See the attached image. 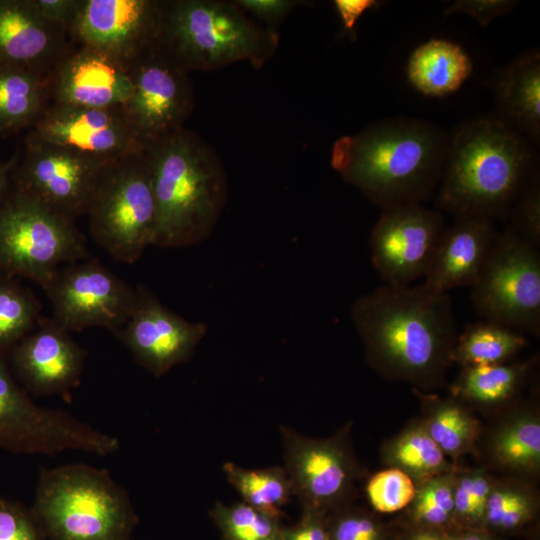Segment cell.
I'll return each mask as SVG.
<instances>
[{
    "label": "cell",
    "instance_id": "obj_1",
    "mask_svg": "<svg viewBox=\"0 0 540 540\" xmlns=\"http://www.w3.org/2000/svg\"><path fill=\"white\" fill-rule=\"evenodd\" d=\"M351 319L367 363L383 378L422 392L445 383L457 338L449 293L385 284L353 303Z\"/></svg>",
    "mask_w": 540,
    "mask_h": 540
},
{
    "label": "cell",
    "instance_id": "obj_2",
    "mask_svg": "<svg viewBox=\"0 0 540 540\" xmlns=\"http://www.w3.org/2000/svg\"><path fill=\"white\" fill-rule=\"evenodd\" d=\"M449 138L423 120H381L338 138L330 163L346 183L382 209L422 203L438 189Z\"/></svg>",
    "mask_w": 540,
    "mask_h": 540
},
{
    "label": "cell",
    "instance_id": "obj_3",
    "mask_svg": "<svg viewBox=\"0 0 540 540\" xmlns=\"http://www.w3.org/2000/svg\"><path fill=\"white\" fill-rule=\"evenodd\" d=\"M529 140L497 117L469 121L449 138L435 206L454 216H506L534 168Z\"/></svg>",
    "mask_w": 540,
    "mask_h": 540
},
{
    "label": "cell",
    "instance_id": "obj_4",
    "mask_svg": "<svg viewBox=\"0 0 540 540\" xmlns=\"http://www.w3.org/2000/svg\"><path fill=\"white\" fill-rule=\"evenodd\" d=\"M156 203L153 246L181 248L209 238L227 200L221 158L200 135L182 127L145 146Z\"/></svg>",
    "mask_w": 540,
    "mask_h": 540
},
{
    "label": "cell",
    "instance_id": "obj_5",
    "mask_svg": "<svg viewBox=\"0 0 540 540\" xmlns=\"http://www.w3.org/2000/svg\"><path fill=\"white\" fill-rule=\"evenodd\" d=\"M157 42L187 72H205L241 61L261 68L274 56L279 34L235 1L164 0Z\"/></svg>",
    "mask_w": 540,
    "mask_h": 540
},
{
    "label": "cell",
    "instance_id": "obj_6",
    "mask_svg": "<svg viewBox=\"0 0 540 540\" xmlns=\"http://www.w3.org/2000/svg\"><path fill=\"white\" fill-rule=\"evenodd\" d=\"M30 511L49 540H131L138 522L108 470L80 463L42 468Z\"/></svg>",
    "mask_w": 540,
    "mask_h": 540
},
{
    "label": "cell",
    "instance_id": "obj_7",
    "mask_svg": "<svg viewBox=\"0 0 540 540\" xmlns=\"http://www.w3.org/2000/svg\"><path fill=\"white\" fill-rule=\"evenodd\" d=\"M90 258L75 221L11 191L0 205V275L44 287L63 265Z\"/></svg>",
    "mask_w": 540,
    "mask_h": 540
},
{
    "label": "cell",
    "instance_id": "obj_8",
    "mask_svg": "<svg viewBox=\"0 0 540 540\" xmlns=\"http://www.w3.org/2000/svg\"><path fill=\"white\" fill-rule=\"evenodd\" d=\"M86 216L92 239L116 261L132 264L153 245L156 203L145 149L110 166Z\"/></svg>",
    "mask_w": 540,
    "mask_h": 540
},
{
    "label": "cell",
    "instance_id": "obj_9",
    "mask_svg": "<svg viewBox=\"0 0 540 540\" xmlns=\"http://www.w3.org/2000/svg\"><path fill=\"white\" fill-rule=\"evenodd\" d=\"M119 440L67 411L37 405L0 352V448L13 454L54 456L68 450L108 456Z\"/></svg>",
    "mask_w": 540,
    "mask_h": 540
},
{
    "label": "cell",
    "instance_id": "obj_10",
    "mask_svg": "<svg viewBox=\"0 0 540 540\" xmlns=\"http://www.w3.org/2000/svg\"><path fill=\"white\" fill-rule=\"evenodd\" d=\"M471 289L483 320L539 337V250L511 228L497 232Z\"/></svg>",
    "mask_w": 540,
    "mask_h": 540
},
{
    "label": "cell",
    "instance_id": "obj_11",
    "mask_svg": "<svg viewBox=\"0 0 540 540\" xmlns=\"http://www.w3.org/2000/svg\"><path fill=\"white\" fill-rule=\"evenodd\" d=\"M352 425L347 422L325 438L279 427L283 467L302 510L328 515L351 504L362 472L353 449Z\"/></svg>",
    "mask_w": 540,
    "mask_h": 540
},
{
    "label": "cell",
    "instance_id": "obj_12",
    "mask_svg": "<svg viewBox=\"0 0 540 540\" xmlns=\"http://www.w3.org/2000/svg\"><path fill=\"white\" fill-rule=\"evenodd\" d=\"M114 162L88 157L27 132L12 173V190L75 221L87 215Z\"/></svg>",
    "mask_w": 540,
    "mask_h": 540
},
{
    "label": "cell",
    "instance_id": "obj_13",
    "mask_svg": "<svg viewBox=\"0 0 540 540\" xmlns=\"http://www.w3.org/2000/svg\"><path fill=\"white\" fill-rule=\"evenodd\" d=\"M52 319L67 331L104 327L118 332L132 314L136 292L96 259L60 267L43 287Z\"/></svg>",
    "mask_w": 540,
    "mask_h": 540
},
{
    "label": "cell",
    "instance_id": "obj_14",
    "mask_svg": "<svg viewBox=\"0 0 540 540\" xmlns=\"http://www.w3.org/2000/svg\"><path fill=\"white\" fill-rule=\"evenodd\" d=\"M133 91L123 110L147 144L184 127L194 109L189 72L156 42L129 66Z\"/></svg>",
    "mask_w": 540,
    "mask_h": 540
},
{
    "label": "cell",
    "instance_id": "obj_15",
    "mask_svg": "<svg viewBox=\"0 0 540 540\" xmlns=\"http://www.w3.org/2000/svg\"><path fill=\"white\" fill-rule=\"evenodd\" d=\"M444 228L441 212L422 203L382 209L369 243L372 264L385 284L410 285L425 277Z\"/></svg>",
    "mask_w": 540,
    "mask_h": 540
},
{
    "label": "cell",
    "instance_id": "obj_16",
    "mask_svg": "<svg viewBox=\"0 0 540 540\" xmlns=\"http://www.w3.org/2000/svg\"><path fill=\"white\" fill-rule=\"evenodd\" d=\"M135 292L132 314L114 335L140 366L161 377L191 359L207 333V325L171 311L143 285H138Z\"/></svg>",
    "mask_w": 540,
    "mask_h": 540
},
{
    "label": "cell",
    "instance_id": "obj_17",
    "mask_svg": "<svg viewBox=\"0 0 540 540\" xmlns=\"http://www.w3.org/2000/svg\"><path fill=\"white\" fill-rule=\"evenodd\" d=\"M160 16V0H81L69 35L129 67L157 42Z\"/></svg>",
    "mask_w": 540,
    "mask_h": 540
},
{
    "label": "cell",
    "instance_id": "obj_18",
    "mask_svg": "<svg viewBox=\"0 0 540 540\" xmlns=\"http://www.w3.org/2000/svg\"><path fill=\"white\" fill-rule=\"evenodd\" d=\"M28 132L46 142L103 161H116L145 149L122 106L51 104Z\"/></svg>",
    "mask_w": 540,
    "mask_h": 540
},
{
    "label": "cell",
    "instance_id": "obj_19",
    "mask_svg": "<svg viewBox=\"0 0 540 540\" xmlns=\"http://www.w3.org/2000/svg\"><path fill=\"white\" fill-rule=\"evenodd\" d=\"M6 358L28 394L60 395L68 401L81 382L86 351L53 319L40 317L34 330L13 346Z\"/></svg>",
    "mask_w": 540,
    "mask_h": 540
},
{
    "label": "cell",
    "instance_id": "obj_20",
    "mask_svg": "<svg viewBox=\"0 0 540 540\" xmlns=\"http://www.w3.org/2000/svg\"><path fill=\"white\" fill-rule=\"evenodd\" d=\"M133 91L129 67L91 47L73 44L50 73L51 104L124 105Z\"/></svg>",
    "mask_w": 540,
    "mask_h": 540
},
{
    "label": "cell",
    "instance_id": "obj_21",
    "mask_svg": "<svg viewBox=\"0 0 540 540\" xmlns=\"http://www.w3.org/2000/svg\"><path fill=\"white\" fill-rule=\"evenodd\" d=\"M498 413L489 429H483L476 446L482 447L483 466L497 470L503 477L535 482L540 474L538 406L519 399Z\"/></svg>",
    "mask_w": 540,
    "mask_h": 540
},
{
    "label": "cell",
    "instance_id": "obj_22",
    "mask_svg": "<svg viewBox=\"0 0 540 540\" xmlns=\"http://www.w3.org/2000/svg\"><path fill=\"white\" fill-rule=\"evenodd\" d=\"M73 44L65 29L42 19L28 0H0V65L50 74Z\"/></svg>",
    "mask_w": 540,
    "mask_h": 540
},
{
    "label": "cell",
    "instance_id": "obj_23",
    "mask_svg": "<svg viewBox=\"0 0 540 540\" xmlns=\"http://www.w3.org/2000/svg\"><path fill=\"white\" fill-rule=\"evenodd\" d=\"M496 234L492 219L455 216L452 224L442 232L422 285L438 293L471 287Z\"/></svg>",
    "mask_w": 540,
    "mask_h": 540
},
{
    "label": "cell",
    "instance_id": "obj_24",
    "mask_svg": "<svg viewBox=\"0 0 540 540\" xmlns=\"http://www.w3.org/2000/svg\"><path fill=\"white\" fill-rule=\"evenodd\" d=\"M495 102L500 120L528 140H540V54L529 50L514 58L498 75Z\"/></svg>",
    "mask_w": 540,
    "mask_h": 540
},
{
    "label": "cell",
    "instance_id": "obj_25",
    "mask_svg": "<svg viewBox=\"0 0 540 540\" xmlns=\"http://www.w3.org/2000/svg\"><path fill=\"white\" fill-rule=\"evenodd\" d=\"M535 367L536 358L463 367L450 387V395L473 410L498 413L520 399Z\"/></svg>",
    "mask_w": 540,
    "mask_h": 540
},
{
    "label": "cell",
    "instance_id": "obj_26",
    "mask_svg": "<svg viewBox=\"0 0 540 540\" xmlns=\"http://www.w3.org/2000/svg\"><path fill=\"white\" fill-rule=\"evenodd\" d=\"M421 405L418 417L428 435L455 465L474 453L484 429L474 410L458 398L413 389Z\"/></svg>",
    "mask_w": 540,
    "mask_h": 540
},
{
    "label": "cell",
    "instance_id": "obj_27",
    "mask_svg": "<svg viewBox=\"0 0 540 540\" xmlns=\"http://www.w3.org/2000/svg\"><path fill=\"white\" fill-rule=\"evenodd\" d=\"M473 70L466 51L455 42L432 38L420 44L410 55L406 72L411 85L430 97L456 92Z\"/></svg>",
    "mask_w": 540,
    "mask_h": 540
},
{
    "label": "cell",
    "instance_id": "obj_28",
    "mask_svg": "<svg viewBox=\"0 0 540 540\" xmlns=\"http://www.w3.org/2000/svg\"><path fill=\"white\" fill-rule=\"evenodd\" d=\"M51 105L50 74L0 65V136L31 129Z\"/></svg>",
    "mask_w": 540,
    "mask_h": 540
},
{
    "label": "cell",
    "instance_id": "obj_29",
    "mask_svg": "<svg viewBox=\"0 0 540 540\" xmlns=\"http://www.w3.org/2000/svg\"><path fill=\"white\" fill-rule=\"evenodd\" d=\"M380 455L386 467L404 472L416 486L451 472L458 465L444 455L418 417L387 439L381 446Z\"/></svg>",
    "mask_w": 540,
    "mask_h": 540
},
{
    "label": "cell",
    "instance_id": "obj_30",
    "mask_svg": "<svg viewBox=\"0 0 540 540\" xmlns=\"http://www.w3.org/2000/svg\"><path fill=\"white\" fill-rule=\"evenodd\" d=\"M526 345L525 334L482 320L467 324L457 335L452 362L461 368L506 363L512 361Z\"/></svg>",
    "mask_w": 540,
    "mask_h": 540
},
{
    "label": "cell",
    "instance_id": "obj_31",
    "mask_svg": "<svg viewBox=\"0 0 540 540\" xmlns=\"http://www.w3.org/2000/svg\"><path fill=\"white\" fill-rule=\"evenodd\" d=\"M539 506V492L534 482L495 477L483 528L497 535L515 533L536 519Z\"/></svg>",
    "mask_w": 540,
    "mask_h": 540
},
{
    "label": "cell",
    "instance_id": "obj_32",
    "mask_svg": "<svg viewBox=\"0 0 540 540\" xmlns=\"http://www.w3.org/2000/svg\"><path fill=\"white\" fill-rule=\"evenodd\" d=\"M227 481L241 495L243 502L274 516L283 515V508L293 496L291 483L283 466L259 469L241 467L233 462L222 466Z\"/></svg>",
    "mask_w": 540,
    "mask_h": 540
},
{
    "label": "cell",
    "instance_id": "obj_33",
    "mask_svg": "<svg viewBox=\"0 0 540 540\" xmlns=\"http://www.w3.org/2000/svg\"><path fill=\"white\" fill-rule=\"evenodd\" d=\"M454 470L433 477L417 486L413 500L404 509L402 524L445 531L456 529L453 495Z\"/></svg>",
    "mask_w": 540,
    "mask_h": 540
},
{
    "label": "cell",
    "instance_id": "obj_34",
    "mask_svg": "<svg viewBox=\"0 0 540 540\" xmlns=\"http://www.w3.org/2000/svg\"><path fill=\"white\" fill-rule=\"evenodd\" d=\"M41 305L30 289L0 276V352L5 354L36 327Z\"/></svg>",
    "mask_w": 540,
    "mask_h": 540
},
{
    "label": "cell",
    "instance_id": "obj_35",
    "mask_svg": "<svg viewBox=\"0 0 540 540\" xmlns=\"http://www.w3.org/2000/svg\"><path fill=\"white\" fill-rule=\"evenodd\" d=\"M209 514L221 540H281L280 519L243 501L230 505L216 501Z\"/></svg>",
    "mask_w": 540,
    "mask_h": 540
},
{
    "label": "cell",
    "instance_id": "obj_36",
    "mask_svg": "<svg viewBox=\"0 0 540 540\" xmlns=\"http://www.w3.org/2000/svg\"><path fill=\"white\" fill-rule=\"evenodd\" d=\"M494 480L495 477L483 465L473 468L456 466L453 491L456 529L483 528Z\"/></svg>",
    "mask_w": 540,
    "mask_h": 540
},
{
    "label": "cell",
    "instance_id": "obj_37",
    "mask_svg": "<svg viewBox=\"0 0 540 540\" xmlns=\"http://www.w3.org/2000/svg\"><path fill=\"white\" fill-rule=\"evenodd\" d=\"M417 491L415 482L404 472L386 467L366 482L365 494L375 512L394 513L404 510Z\"/></svg>",
    "mask_w": 540,
    "mask_h": 540
},
{
    "label": "cell",
    "instance_id": "obj_38",
    "mask_svg": "<svg viewBox=\"0 0 540 540\" xmlns=\"http://www.w3.org/2000/svg\"><path fill=\"white\" fill-rule=\"evenodd\" d=\"M329 540H393L395 532L376 515L348 504L327 515Z\"/></svg>",
    "mask_w": 540,
    "mask_h": 540
},
{
    "label": "cell",
    "instance_id": "obj_39",
    "mask_svg": "<svg viewBox=\"0 0 540 540\" xmlns=\"http://www.w3.org/2000/svg\"><path fill=\"white\" fill-rule=\"evenodd\" d=\"M507 215L511 228L531 245L540 246V181L534 171L512 203Z\"/></svg>",
    "mask_w": 540,
    "mask_h": 540
},
{
    "label": "cell",
    "instance_id": "obj_40",
    "mask_svg": "<svg viewBox=\"0 0 540 540\" xmlns=\"http://www.w3.org/2000/svg\"><path fill=\"white\" fill-rule=\"evenodd\" d=\"M30 511L21 503L0 496V540H42Z\"/></svg>",
    "mask_w": 540,
    "mask_h": 540
},
{
    "label": "cell",
    "instance_id": "obj_41",
    "mask_svg": "<svg viewBox=\"0 0 540 540\" xmlns=\"http://www.w3.org/2000/svg\"><path fill=\"white\" fill-rule=\"evenodd\" d=\"M246 13L266 28L278 32L277 28L289 13L304 1L296 0H236Z\"/></svg>",
    "mask_w": 540,
    "mask_h": 540
},
{
    "label": "cell",
    "instance_id": "obj_42",
    "mask_svg": "<svg viewBox=\"0 0 540 540\" xmlns=\"http://www.w3.org/2000/svg\"><path fill=\"white\" fill-rule=\"evenodd\" d=\"M517 3L511 0H458L444 10V15L464 13L484 28L493 19L510 13Z\"/></svg>",
    "mask_w": 540,
    "mask_h": 540
},
{
    "label": "cell",
    "instance_id": "obj_43",
    "mask_svg": "<svg viewBox=\"0 0 540 540\" xmlns=\"http://www.w3.org/2000/svg\"><path fill=\"white\" fill-rule=\"evenodd\" d=\"M281 540H329L327 515L302 510L299 521L289 527H282Z\"/></svg>",
    "mask_w": 540,
    "mask_h": 540
},
{
    "label": "cell",
    "instance_id": "obj_44",
    "mask_svg": "<svg viewBox=\"0 0 540 540\" xmlns=\"http://www.w3.org/2000/svg\"><path fill=\"white\" fill-rule=\"evenodd\" d=\"M28 1L42 19L54 26L65 29L68 33L81 5V0Z\"/></svg>",
    "mask_w": 540,
    "mask_h": 540
},
{
    "label": "cell",
    "instance_id": "obj_45",
    "mask_svg": "<svg viewBox=\"0 0 540 540\" xmlns=\"http://www.w3.org/2000/svg\"><path fill=\"white\" fill-rule=\"evenodd\" d=\"M381 5L375 0H335L334 6L346 31L351 32L357 20L368 10Z\"/></svg>",
    "mask_w": 540,
    "mask_h": 540
},
{
    "label": "cell",
    "instance_id": "obj_46",
    "mask_svg": "<svg viewBox=\"0 0 540 540\" xmlns=\"http://www.w3.org/2000/svg\"><path fill=\"white\" fill-rule=\"evenodd\" d=\"M393 540H450V532L440 529L402 524Z\"/></svg>",
    "mask_w": 540,
    "mask_h": 540
},
{
    "label": "cell",
    "instance_id": "obj_47",
    "mask_svg": "<svg viewBox=\"0 0 540 540\" xmlns=\"http://www.w3.org/2000/svg\"><path fill=\"white\" fill-rule=\"evenodd\" d=\"M20 156V147L6 160H0V205L12 191V173Z\"/></svg>",
    "mask_w": 540,
    "mask_h": 540
},
{
    "label": "cell",
    "instance_id": "obj_48",
    "mask_svg": "<svg viewBox=\"0 0 540 540\" xmlns=\"http://www.w3.org/2000/svg\"><path fill=\"white\" fill-rule=\"evenodd\" d=\"M450 540H504L500 535L494 534L484 528L455 529L450 532Z\"/></svg>",
    "mask_w": 540,
    "mask_h": 540
}]
</instances>
